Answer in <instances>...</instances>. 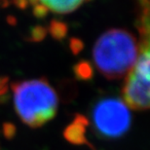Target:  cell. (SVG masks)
Segmentation results:
<instances>
[{"instance_id": "obj_8", "label": "cell", "mask_w": 150, "mask_h": 150, "mask_svg": "<svg viewBox=\"0 0 150 150\" xmlns=\"http://www.w3.org/2000/svg\"><path fill=\"white\" fill-rule=\"evenodd\" d=\"M73 72L76 78L80 80H90L94 75V69L91 64L86 61H80L73 67Z\"/></svg>"}, {"instance_id": "obj_12", "label": "cell", "mask_w": 150, "mask_h": 150, "mask_svg": "<svg viewBox=\"0 0 150 150\" xmlns=\"http://www.w3.org/2000/svg\"><path fill=\"white\" fill-rule=\"evenodd\" d=\"M69 46H70V50L74 55H77L78 53H80L82 51L84 44L83 42L78 38H72L70 39L69 41Z\"/></svg>"}, {"instance_id": "obj_10", "label": "cell", "mask_w": 150, "mask_h": 150, "mask_svg": "<svg viewBox=\"0 0 150 150\" xmlns=\"http://www.w3.org/2000/svg\"><path fill=\"white\" fill-rule=\"evenodd\" d=\"M47 33H48V29L46 28L41 26V25H35L31 28V30L29 31L28 39L33 42L42 41L46 37Z\"/></svg>"}, {"instance_id": "obj_3", "label": "cell", "mask_w": 150, "mask_h": 150, "mask_svg": "<svg viewBox=\"0 0 150 150\" xmlns=\"http://www.w3.org/2000/svg\"><path fill=\"white\" fill-rule=\"evenodd\" d=\"M122 93L131 108L150 109V32L140 35L139 56L127 75Z\"/></svg>"}, {"instance_id": "obj_7", "label": "cell", "mask_w": 150, "mask_h": 150, "mask_svg": "<svg viewBox=\"0 0 150 150\" xmlns=\"http://www.w3.org/2000/svg\"><path fill=\"white\" fill-rule=\"evenodd\" d=\"M48 11H52L57 14H68L76 10L83 1H40Z\"/></svg>"}, {"instance_id": "obj_6", "label": "cell", "mask_w": 150, "mask_h": 150, "mask_svg": "<svg viewBox=\"0 0 150 150\" xmlns=\"http://www.w3.org/2000/svg\"><path fill=\"white\" fill-rule=\"evenodd\" d=\"M137 28L139 35L150 32V1H140L139 3Z\"/></svg>"}, {"instance_id": "obj_2", "label": "cell", "mask_w": 150, "mask_h": 150, "mask_svg": "<svg viewBox=\"0 0 150 150\" xmlns=\"http://www.w3.org/2000/svg\"><path fill=\"white\" fill-rule=\"evenodd\" d=\"M14 105L20 119L38 128L55 117L59 105L56 91L46 79H32L12 85Z\"/></svg>"}, {"instance_id": "obj_14", "label": "cell", "mask_w": 150, "mask_h": 150, "mask_svg": "<svg viewBox=\"0 0 150 150\" xmlns=\"http://www.w3.org/2000/svg\"><path fill=\"white\" fill-rule=\"evenodd\" d=\"M8 91V79L5 77H0V98Z\"/></svg>"}, {"instance_id": "obj_5", "label": "cell", "mask_w": 150, "mask_h": 150, "mask_svg": "<svg viewBox=\"0 0 150 150\" xmlns=\"http://www.w3.org/2000/svg\"><path fill=\"white\" fill-rule=\"evenodd\" d=\"M89 121L85 116L76 114L73 121L65 128L64 137L68 142L75 145H88L91 150H96L86 137V130Z\"/></svg>"}, {"instance_id": "obj_9", "label": "cell", "mask_w": 150, "mask_h": 150, "mask_svg": "<svg viewBox=\"0 0 150 150\" xmlns=\"http://www.w3.org/2000/svg\"><path fill=\"white\" fill-rule=\"evenodd\" d=\"M48 32H50V34L52 35V37L57 40H62L64 39L67 34L68 28L67 23L59 22L58 20H53L51 21L49 28H47Z\"/></svg>"}, {"instance_id": "obj_13", "label": "cell", "mask_w": 150, "mask_h": 150, "mask_svg": "<svg viewBox=\"0 0 150 150\" xmlns=\"http://www.w3.org/2000/svg\"><path fill=\"white\" fill-rule=\"evenodd\" d=\"M15 133H16V128L14 127V125L12 124H6L4 126V134L6 137L8 139H11L15 136Z\"/></svg>"}, {"instance_id": "obj_11", "label": "cell", "mask_w": 150, "mask_h": 150, "mask_svg": "<svg viewBox=\"0 0 150 150\" xmlns=\"http://www.w3.org/2000/svg\"><path fill=\"white\" fill-rule=\"evenodd\" d=\"M29 4L32 5V12L34 16L37 18H44L48 14V10L40 1H32L29 2Z\"/></svg>"}, {"instance_id": "obj_1", "label": "cell", "mask_w": 150, "mask_h": 150, "mask_svg": "<svg viewBox=\"0 0 150 150\" xmlns=\"http://www.w3.org/2000/svg\"><path fill=\"white\" fill-rule=\"evenodd\" d=\"M139 56V43L128 30L112 28L96 42L93 58L98 71L109 80L128 75Z\"/></svg>"}, {"instance_id": "obj_4", "label": "cell", "mask_w": 150, "mask_h": 150, "mask_svg": "<svg viewBox=\"0 0 150 150\" xmlns=\"http://www.w3.org/2000/svg\"><path fill=\"white\" fill-rule=\"evenodd\" d=\"M91 118L96 134L104 139L123 137L132 124L129 106L116 97H103L98 100L91 110Z\"/></svg>"}]
</instances>
